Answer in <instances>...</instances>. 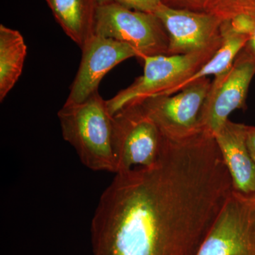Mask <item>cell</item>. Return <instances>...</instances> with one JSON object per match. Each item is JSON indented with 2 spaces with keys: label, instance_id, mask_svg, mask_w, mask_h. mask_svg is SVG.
Returning <instances> with one entry per match:
<instances>
[{
  "label": "cell",
  "instance_id": "d6986e66",
  "mask_svg": "<svg viewBox=\"0 0 255 255\" xmlns=\"http://www.w3.org/2000/svg\"><path fill=\"white\" fill-rule=\"evenodd\" d=\"M246 140L248 150L255 162V127L247 126Z\"/></svg>",
  "mask_w": 255,
  "mask_h": 255
},
{
  "label": "cell",
  "instance_id": "7c38bea8",
  "mask_svg": "<svg viewBox=\"0 0 255 255\" xmlns=\"http://www.w3.org/2000/svg\"><path fill=\"white\" fill-rule=\"evenodd\" d=\"M58 24L80 49L95 35L99 0H46Z\"/></svg>",
  "mask_w": 255,
  "mask_h": 255
},
{
  "label": "cell",
  "instance_id": "8992f818",
  "mask_svg": "<svg viewBox=\"0 0 255 255\" xmlns=\"http://www.w3.org/2000/svg\"><path fill=\"white\" fill-rule=\"evenodd\" d=\"M196 255H255V194L232 191Z\"/></svg>",
  "mask_w": 255,
  "mask_h": 255
},
{
  "label": "cell",
  "instance_id": "8fae6325",
  "mask_svg": "<svg viewBox=\"0 0 255 255\" xmlns=\"http://www.w3.org/2000/svg\"><path fill=\"white\" fill-rule=\"evenodd\" d=\"M247 126L228 120L214 137L232 179L233 190L255 194V162L248 150Z\"/></svg>",
  "mask_w": 255,
  "mask_h": 255
},
{
  "label": "cell",
  "instance_id": "52a82bcc",
  "mask_svg": "<svg viewBox=\"0 0 255 255\" xmlns=\"http://www.w3.org/2000/svg\"><path fill=\"white\" fill-rule=\"evenodd\" d=\"M209 78L200 79L177 93L155 96L139 103L159 128L162 136L187 138L201 132L199 118L211 87Z\"/></svg>",
  "mask_w": 255,
  "mask_h": 255
},
{
  "label": "cell",
  "instance_id": "ffe728a7",
  "mask_svg": "<svg viewBox=\"0 0 255 255\" xmlns=\"http://www.w3.org/2000/svg\"><path fill=\"white\" fill-rule=\"evenodd\" d=\"M245 48L248 50V53L253 57L255 62V26L253 33L250 36L249 40H248L246 46H245Z\"/></svg>",
  "mask_w": 255,
  "mask_h": 255
},
{
  "label": "cell",
  "instance_id": "e0dca14e",
  "mask_svg": "<svg viewBox=\"0 0 255 255\" xmlns=\"http://www.w3.org/2000/svg\"><path fill=\"white\" fill-rule=\"evenodd\" d=\"M100 3H117L130 9L145 12L155 13L159 5L162 4L161 0H99Z\"/></svg>",
  "mask_w": 255,
  "mask_h": 255
},
{
  "label": "cell",
  "instance_id": "ac0fdd59",
  "mask_svg": "<svg viewBox=\"0 0 255 255\" xmlns=\"http://www.w3.org/2000/svg\"><path fill=\"white\" fill-rule=\"evenodd\" d=\"M209 0H161L162 4L173 9L205 11Z\"/></svg>",
  "mask_w": 255,
  "mask_h": 255
},
{
  "label": "cell",
  "instance_id": "6da1fadb",
  "mask_svg": "<svg viewBox=\"0 0 255 255\" xmlns=\"http://www.w3.org/2000/svg\"><path fill=\"white\" fill-rule=\"evenodd\" d=\"M233 191L214 135L162 136L155 164L116 174L101 196L94 255H196Z\"/></svg>",
  "mask_w": 255,
  "mask_h": 255
},
{
  "label": "cell",
  "instance_id": "3957f363",
  "mask_svg": "<svg viewBox=\"0 0 255 255\" xmlns=\"http://www.w3.org/2000/svg\"><path fill=\"white\" fill-rule=\"evenodd\" d=\"M219 50V49H218ZM218 50L183 55H157L142 56L143 74L130 86L121 90L107 100L112 116L135 102L164 95L166 92L187 80L208 61Z\"/></svg>",
  "mask_w": 255,
  "mask_h": 255
},
{
  "label": "cell",
  "instance_id": "277c9868",
  "mask_svg": "<svg viewBox=\"0 0 255 255\" xmlns=\"http://www.w3.org/2000/svg\"><path fill=\"white\" fill-rule=\"evenodd\" d=\"M95 34L132 47L137 58L168 55L169 37L154 13L137 11L117 3H100Z\"/></svg>",
  "mask_w": 255,
  "mask_h": 255
},
{
  "label": "cell",
  "instance_id": "30bf717a",
  "mask_svg": "<svg viewBox=\"0 0 255 255\" xmlns=\"http://www.w3.org/2000/svg\"><path fill=\"white\" fill-rule=\"evenodd\" d=\"M82 59L65 105L81 103L96 92L101 81L114 67L130 58H137L132 47L95 34L82 48Z\"/></svg>",
  "mask_w": 255,
  "mask_h": 255
},
{
  "label": "cell",
  "instance_id": "ba28073f",
  "mask_svg": "<svg viewBox=\"0 0 255 255\" xmlns=\"http://www.w3.org/2000/svg\"><path fill=\"white\" fill-rule=\"evenodd\" d=\"M255 75V62L243 48L228 70L215 77L202 107L199 126L202 131L215 135L230 114L246 107V99Z\"/></svg>",
  "mask_w": 255,
  "mask_h": 255
},
{
  "label": "cell",
  "instance_id": "9a60e30c",
  "mask_svg": "<svg viewBox=\"0 0 255 255\" xmlns=\"http://www.w3.org/2000/svg\"><path fill=\"white\" fill-rule=\"evenodd\" d=\"M205 12L215 15L221 21L241 14L255 16V0H209Z\"/></svg>",
  "mask_w": 255,
  "mask_h": 255
},
{
  "label": "cell",
  "instance_id": "9c48e42d",
  "mask_svg": "<svg viewBox=\"0 0 255 255\" xmlns=\"http://www.w3.org/2000/svg\"><path fill=\"white\" fill-rule=\"evenodd\" d=\"M154 14L168 35L169 55L218 50L221 46L222 21L214 14L173 9L162 4Z\"/></svg>",
  "mask_w": 255,
  "mask_h": 255
},
{
  "label": "cell",
  "instance_id": "4fadbf2b",
  "mask_svg": "<svg viewBox=\"0 0 255 255\" xmlns=\"http://www.w3.org/2000/svg\"><path fill=\"white\" fill-rule=\"evenodd\" d=\"M27 46L17 30L0 25V102H2L22 73Z\"/></svg>",
  "mask_w": 255,
  "mask_h": 255
},
{
  "label": "cell",
  "instance_id": "7a4b0ae2",
  "mask_svg": "<svg viewBox=\"0 0 255 255\" xmlns=\"http://www.w3.org/2000/svg\"><path fill=\"white\" fill-rule=\"evenodd\" d=\"M58 117L64 140L73 146L84 165L117 173L113 116L99 92L81 103L64 105Z\"/></svg>",
  "mask_w": 255,
  "mask_h": 255
},
{
  "label": "cell",
  "instance_id": "5bb4252c",
  "mask_svg": "<svg viewBox=\"0 0 255 255\" xmlns=\"http://www.w3.org/2000/svg\"><path fill=\"white\" fill-rule=\"evenodd\" d=\"M221 33L222 43L214 56L195 73L193 74L187 80L172 87L164 95H171L177 93L200 79L207 78L211 75L218 76L232 65L240 52L246 46L250 36L233 33L225 21H222L221 23Z\"/></svg>",
  "mask_w": 255,
  "mask_h": 255
},
{
  "label": "cell",
  "instance_id": "5b68a950",
  "mask_svg": "<svg viewBox=\"0 0 255 255\" xmlns=\"http://www.w3.org/2000/svg\"><path fill=\"white\" fill-rule=\"evenodd\" d=\"M113 128L117 173L156 163L162 149V135L139 102L126 106L114 114Z\"/></svg>",
  "mask_w": 255,
  "mask_h": 255
},
{
  "label": "cell",
  "instance_id": "2e32d148",
  "mask_svg": "<svg viewBox=\"0 0 255 255\" xmlns=\"http://www.w3.org/2000/svg\"><path fill=\"white\" fill-rule=\"evenodd\" d=\"M230 29L236 34L250 36L255 26V16L241 14L231 19L225 20Z\"/></svg>",
  "mask_w": 255,
  "mask_h": 255
}]
</instances>
